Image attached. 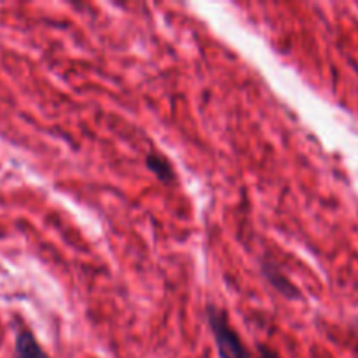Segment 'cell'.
Masks as SVG:
<instances>
[{"instance_id": "cell-3", "label": "cell", "mask_w": 358, "mask_h": 358, "mask_svg": "<svg viewBox=\"0 0 358 358\" xmlns=\"http://www.w3.org/2000/svg\"><path fill=\"white\" fill-rule=\"evenodd\" d=\"M12 358H51L30 329H19L15 339Z\"/></svg>"}, {"instance_id": "cell-1", "label": "cell", "mask_w": 358, "mask_h": 358, "mask_svg": "<svg viewBox=\"0 0 358 358\" xmlns=\"http://www.w3.org/2000/svg\"><path fill=\"white\" fill-rule=\"evenodd\" d=\"M205 316H207L208 327L214 334L219 358H252L243 341L239 339L238 332L229 323L228 313L224 309L215 304H207Z\"/></svg>"}, {"instance_id": "cell-5", "label": "cell", "mask_w": 358, "mask_h": 358, "mask_svg": "<svg viewBox=\"0 0 358 358\" xmlns=\"http://www.w3.org/2000/svg\"><path fill=\"white\" fill-rule=\"evenodd\" d=\"M257 351H259V358H282L275 350L268 348L266 344H257Z\"/></svg>"}, {"instance_id": "cell-4", "label": "cell", "mask_w": 358, "mask_h": 358, "mask_svg": "<svg viewBox=\"0 0 358 358\" xmlns=\"http://www.w3.org/2000/svg\"><path fill=\"white\" fill-rule=\"evenodd\" d=\"M145 167L163 184H173L177 180V173H175L171 163L168 161V157L161 156L160 152H148L145 156Z\"/></svg>"}, {"instance_id": "cell-2", "label": "cell", "mask_w": 358, "mask_h": 358, "mask_svg": "<svg viewBox=\"0 0 358 358\" xmlns=\"http://www.w3.org/2000/svg\"><path fill=\"white\" fill-rule=\"evenodd\" d=\"M261 273L264 275V278L268 280L269 285H271L276 292L282 293L283 297H287V299H290V300L302 299V293H300V290L297 289V287L293 285V283L290 282V280L287 278L282 271H280V268L276 264H273V262H268V261H262Z\"/></svg>"}, {"instance_id": "cell-6", "label": "cell", "mask_w": 358, "mask_h": 358, "mask_svg": "<svg viewBox=\"0 0 358 358\" xmlns=\"http://www.w3.org/2000/svg\"><path fill=\"white\" fill-rule=\"evenodd\" d=\"M357 353H358V344H357Z\"/></svg>"}, {"instance_id": "cell-7", "label": "cell", "mask_w": 358, "mask_h": 358, "mask_svg": "<svg viewBox=\"0 0 358 358\" xmlns=\"http://www.w3.org/2000/svg\"><path fill=\"white\" fill-rule=\"evenodd\" d=\"M357 72H358V70H357Z\"/></svg>"}]
</instances>
